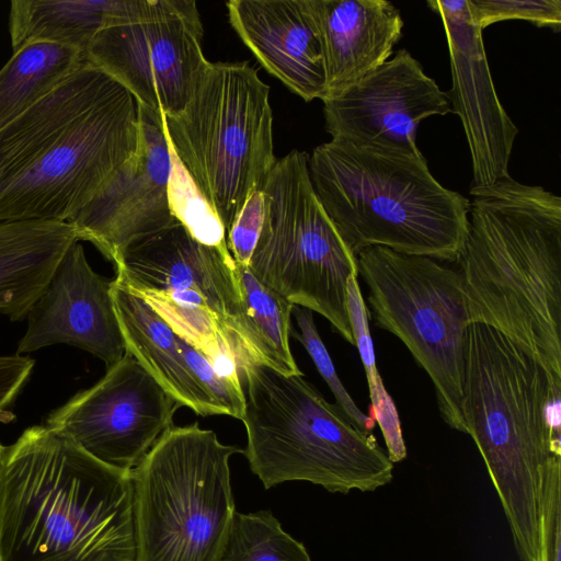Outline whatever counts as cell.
Returning a JSON list of instances; mask_svg holds the SVG:
<instances>
[{"label": "cell", "instance_id": "obj_1", "mask_svg": "<svg viewBox=\"0 0 561 561\" xmlns=\"http://www.w3.org/2000/svg\"><path fill=\"white\" fill-rule=\"evenodd\" d=\"M139 141L137 100L85 60L0 129V222L67 221Z\"/></svg>", "mask_w": 561, "mask_h": 561}, {"label": "cell", "instance_id": "obj_2", "mask_svg": "<svg viewBox=\"0 0 561 561\" xmlns=\"http://www.w3.org/2000/svg\"><path fill=\"white\" fill-rule=\"evenodd\" d=\"M131 472L65 434L25 430L0 450V561H136Z\"/></svg>", "mask_w": 561, "mask_h": 561}, {"label": "cell", "instance_id": "obj_3", "mask_svg": "<svg viewBox=\"0 0 561 561\" xmlns=\"http://www.w3.org/2000/svg\"><path fill=\"white\" fill-rule=\"evenodd\" d=\"M470 195L457 261L470 323L497 330L561 385V197L511 176Z\"/></svg>", "mask_w": 561, "mask_h": 561}, {"label": "cell", "instance_id": "obj_4", "mask_svg": "<svg viewBox=\"0 0 561 561\" xmlns=\"http://www.w3.org/2000/svg\"><path fill=\"white\" fill-rule=\"evenodd\" d=\"M561 385L494 328L470 323L461 414L506 516L522 561H539L543 485L561 460Z\"/></svg>", "mask_w": 561, "mask_h": 561}, {"label": "cell", "instance_id": "obj_5", "mask_svg": "<svg viewBox=\"0 0 561 561\" xmlns=\"http://www.w3.org/2000/svg\"><path fill=\"white\" fill-rule=\"evenodd\" d=\"M324 210L356 256L370 247L457 262L470 199L444 187L422 152L407 153L331 139L309 156Z\"/></svg>", "mask_w": 561, "mask_h": 561}, {"label": "cell", "instance_id": "obj_6", "mask_svg": "<svg viewBox=\"0 0 561 561\" xmlns=\"http://www.w3.org/2000/svg\"><path fill=\"white\" fill-rule=\"evenodd\" d=\"M251 471L265 489L307 481L331 493L375 491L392 481L394 463L374 435L359 431L302 375L262 364L242 370Z\"/></svg>", "mask_w": 561, "mask_h": 561}, {"label": "cell", "instance_id": "obj_7", "mask_svg": "<svg viewBox=\"0 0 561 561\" xmlns=\"http://www.w3.org/2000/svg\"><path fill=\"white\" fill-rule=\"evenodd\" d=\"M114 282L146 301L222 376L260 364L230 253L196 241L180 221L126 247Z\"/></svg>", "mask_w": 561, "mask_h": 561}, {"label": "cell", "instance_id": "obj_8", "mask_svg": "<svg viewBox=\"0 0 561 561\" xmlns=\"http://www.w3.org/2000/svg\"><path fill=\"white\" fill-rule=\"evenodd\" d=\"M165 136L226 231L276 158L270 87L248 61L208 62Z\"/></svg>", "mask_w": 561, "mask_h": 561}, {"label": "cell", "instance_id": "obj_9", "mask_svg": "<svg viewBox=\"0 0 561 561\" xmlns=\"http://www.w3.org/2000/svg\"><path fill=\"white\" fill-rule=\"evenodd\" d=\"M242 453L198 423L171 426L131 471L136 561H217L236 506L229 459Z\"/></svg>", "mask_w": 561, "mask_h": 561}, {"label": "cell", "instance_id": "obj_10", "mask_svg": "<svg viewBox=\"0 0 561 561\" xmlns=\"http://www.w3.org/2000/svg\"><path fill=\"white\" fill-rule=\"evenodd\" d=\"M262 191L264 220L248 267L263 285L320 313L355 344L347 284L358 275L356 256L316 194L309 154L291 150L277 160Z\"/></svg>", "mask_w": 561, "mask_h": 561}, {"label": "cell", "instance_id": "obj_11", "mask_svg": "<svg viewBox=\"0 0 561 561\" xmlns=\"http://www.w3.org/2000/svg\"><path fill=\"white\" fill-rule=\"evenodd\" d=\"M356 262L376 324L403 342L431 378L444 422L466 433L460 404L470 320L458 270L383 247L362 250Z\"/></svg>", "mask_w": 561, "mask_h": 561}, {"label": "cell", "instance_id": "obj_12", "mask_svg": "<svg viewBox=\"0 0 561 561\" xmlns=\"http://www.w3.org/2000/svg\"><path fill=\"white\" fill-rule=\"evenodd\" d=\"M203 35L195 1L123 0L84 57L139 104L173 116L185 107L209 62L202 49Z\"/></svg>", "mask_w": 561, "mask_h": 561}, {"label": "cell", "instance_id": "obj_13", "mask_svg": "<svg viewBox=\"0 0 561 561\" xmlns=\"http://www.w3.org/2000/svg\"><path fill=\"white\" fill-rule=\"evenodd\" d=\"M183 407L126 353L91 388L51 411L45 425L101 462L131 472Z\"/></svg>", "mask_w": 561, "mask_h": 561}, {"label": "cell", "instance_id": "obj_14", "mask_svg": "<svg viewBox=\"0 0 561 561\" xmlns=\"http://www.w3.org/2000/svg\"><path fill=\"white\" fill-rule=\"evenodd\" d=\"M451 112L448 92L405 48L340 94L323 101L332 139L407 153L416 146L420 123Z\"/></svg>", "mask_w": 561, "mask_h": 561}, {"label": "cell", "instance_id": "obj_15", "mask_svg": "<svg viewBox=\"0 0 561 561\" xmlns=\"http://www.w3.org/2000/svg\"><path fill=\"white\" fill-rule=\"evenodd\" d=\"M138 111L137 153L67 220L78 241H90L112 263L130 243L176 221L168 198L171 159L162 113L139 103Z\"/></svg>", "mask_w": 561, "mask_h": 561}, {"label": "cell", "instance_id": "obj_16", "mask_svg": "<svg viewBox=\"0 0 561 561\" xmlns=\"http://www.w3.org/2000/svg\"><path fill=\"white\" fill-rule=\"evenodd\" d=\"M426 4L443 22L449 49L453 89L448 93L460 117L472 160L471 187L508 178V162L518 128L495 92L482 30L469 0H431Z\"/></svg>", "mask_w": 561, "mask_h": 561}, {"label": "cell", "instance_id": "obj_17", "mask_svg": "<svg viewBox=\"0 0 561 561\" xmlns=\"http://www.w3.org/2000/svg\"><path fill=\"white\" fill-rule=\"evenodd\" d=\"M112 282L92 270L83 247L73 242L26 314L16 354L67 344L100 358L106 368L125 354Z\"/></svg>", "mask_w": 561, "mask_h": 561}, {"label": "cell", "instance_id": "obj_18", "mask_svg": "<svg viewBox=\"0 0 561 561\" xmlns=\"http://www.w3.org/2000/svg\"><path fill=\"white\" fill-rule=\"evenodd\" d=\"M229 22L262 67L306 102L325 95L324 61L305 0H230Z\"/></svg>", "mask_w": 561, "mask_h": 561}, {"label": "cell", "instance_id": "obj_19", "mask_svg": "<svg viewBox=\"0 0 561 561\" xmlns=\"http://www.w3.org/2000/svg\"><path fill=\"white\" fill-rule=\"evenodd\" d=\"M305 3L323 55V101L387 61L402 37L403 19L388 0H305Z\"/></svg>", "mask_w": 561, "mask_h": 561}, {"label": "cell", "instance_id": "obj_20", "mask_svg": "<svg viewBox=\"0 0 561 561\" xmlns=\"http://www.w3.org/2000/svg\"><path fill=\"white\" fill-rule=\"evenodd\" d=\"M111 294L126 353L183 407L201 416L220 415L216 403L195 379L179 346L178 334L169 324L146 301L114 279Z\"/></svg>", "mask_w": 561, "mask_h": 561}, {"label": "cell", "instance_id": "obj_21", "mask_svg": "<svg viewBox=\"0 0 561 561\" xmlns=\"http://www.w3.org/2000/svg\"><path fill=\"white\" fill-rule=\"evenodd\" d=\"M78 241L67 221L0 222V313L26 318L58 263Z\"/></svg>", "mask_w": 561, "mask_h": 561}, {"label": "cell", "instance_id": "obj_22", "mask_svg": "<svg viewBox=\"0 0 561 561\" xmlns=\"http://www.w3.org/2000/svg\"><path fill=\"white\" fill-rule=\"evenodd\" d=\"M122 4L123 0H12L9 31L13 51L41 41L75 47L84 55L93 36L114 20Z\"/></svg>", "mask_w": 561, "mask_h": 561}, {"label": "cell", "instance_id": "obj_23", "mask_svg": "<svg viewBox=\"0 0 561 561\" xmlns=\"http://www.w3.org/2000/svg\"><path fill=\"white\" fill-rule=\"evenodd\" d=\"M85 61L82 51L51 42H31L0 69V129L26 112Z\"/></svg>", "mask_w": 561, "mask_h": 561}, {"label": "cell", "instance_id": "obj_24", "mask_svg": "<svg viewBox=\"0 0 561 561\" xmlns=\"http://www.w3.org/2000/svg\"><path fill=\"white\" fill-rule=\"evenodd\" d=\"M243 309L260 364L283 375H302L289 347L295 305L263 285L248 266L238 265Z\"/></svg>", "mask_w": 561, "mask_h": 561}, {"label": "cell", "instance_id": "obj_25", "mask_svg": "<svg viewBox=\"0 0 561 561\" xmlns=\"http://www.w3.org/2000/svg\"><path fill=\"white\" fill-rule=\"evenodd\" d=\"M347 310L355 345L365 368L369 397L370 415L380 427L388 458L392 463L407 458V446L397 407L386 390L378 373L373 339L368 325V311L363 299L358 275H353L347 284Z\"/></svg>", "mask_w": 561, "mask_h": 561}, {"label": "cell", "instance_id": "obj_26", "mask_svg": "<svg viewBox=\"0 0 561 561\" xmlns=\"http://www.w3.org/2000/svg\"><path fill=\"white\" fill-rule=\"evenodd\" d=\"M217 561H312L271 511L234 513Z\"/></svg>", "mask_w": 561, "mask_h": 561}, {"label": "cell", "instance_id": "obj_27", "mask_svg": "<svg viewBox=\"0 0 561 561\" xmlns=\"http://www.w3.org/2000/svg\"><path fill=\"white\" fill-rule=\"evenodd\" d=\"M169 148L171 168L168 198L172 215L199 243L230 253L227 245V231L220 218L201 193L170 142Z\"/></svg>", "mask_w": 561, "mask_h": 561}, {"label": "cell", "instance_id": "obj_28", "mask_svg": "<svg viewBox=\"0 0 561 561\" xmlns=\"http://www.w3.org/2000/svg\"><path fill=\"white\" fill-rule=\"evenodd\" d=\"M293 314L298 325V331H294L293 334L309 353L318 371L333 393L336 405L359 431L369 434L375 425V421L356 405L337 377L333 362L314 323L313 312L309 309L295 306Z\"/></svg>", "mask_w": 561, "mask_h": 561}, {"label": "cell", "instance_id": "obj_29", "mask_svg": "<svg viewBox=\"0 0 561 561\" xmlns=\"http://www.w3.org/2000/svg\"><path fill=\"white\" fill-rule=\"evenodd\" d=\"M472 15L483 31L505 20H525L538 27L561 28L560 0H469Z\"/></svg>", "mask_w": 561, "mask_h": 561}, {"label": "cell", "instance_id": "obj_30", "mask_svg": "<svg viewBox=\"0 0 561 561\" xmlns=\"http://www.w3.org/2000/svg\"><path fill=\"white\" fill-rule=\"evenodd\" d=\"M179 346L195 379L213 399L220 415L242 420L244 413L243 385L220 376L208 358L187 341L178 335Z\"/></svg>", "mask_w": 561, "mask_h": 561}, {"label": "cell", "instance_id": "obj_31", "mask_svg": "<svg viewBox=\"0 0 561 561\" xmlns=\"http://www.w3.org/2000/svg\"><path fill=\"white\" fill-rule=\"evenodd\" d=\"M264 220V194L254 190L227 231V245L236 264L249 266Z\"/></svg>", "mask_w": 561, "mask_h": 561}, {"label": "cell", "instance_id": "obj_32", "mask_svg": "<svg viewBox=\"0 0 561 561\" xmlns=\"http://www.w3.org/2000/svg\"><path fill=\"white\" fill-rule=\"evenodd\" d=\"M539 561H561V460L550 466L545 480Z\"/></svg>", "mask_w": 561, "mask_h": 561}, {"label": "cell", "instance_id": "obj_33", "mask_svg": "<svg viewBox=\"0 0 561 561\" xmlns=\"http://www.w3.org/2000/svg\"><path fill=\"white\" fill-rule=\"evenodd\" d=\"M35 360L26 355L0 356V422L14 417L10 411L34 368Z\"/></svg>", "mask_w": 561, "mask_h": 561}, {"label": "cell", "instance_id": "obj_34", "mask_svg": "<svg viewBox=\"0 0 561 561\" xmlns=\"http://www.w3.org/2000/svg\"><path fill=\"white\" fill-rule=\"evenodd\" d=\"M1 447H2V445L0 444V450H1Z\"/></svg>", "mask_w": 561, "mask_h": 561}]
</instances>
